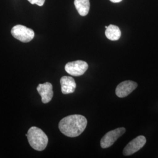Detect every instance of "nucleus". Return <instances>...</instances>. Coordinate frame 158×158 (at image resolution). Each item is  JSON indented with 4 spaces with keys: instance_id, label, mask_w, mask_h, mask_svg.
<instances>
[{
    "instance_id": "obj_4",
    "label": "nucleus",
    "mask_w": 158,
    "mask_h": 158,
    "mask_svg": "<svg viewBox=\"0 0 158 158\" xmlns=\"http://www.w3.org/2000/svg\"><path fill=\"white\" fill-rule=\"evenodd\" d=\"M88 68V64L85 61L76 60L68 63L64 67V69L71 76H80L85 73Z\"/></svg>"
},
{
    "instance_id": "obj_13",
    "label": "nucleus",
    "mask_w": 158,
    "mask_h": 158,
    "mask_svg": "<svg viewBox=\"0 0 158 158\" xmlns=\"http://www.w3.org/2000/svg\"><path fill=\"white\" fill-rule=\"evenodd\" d=\"M122 0H110V1H111L112 2H114V3H118V2H121Z\"/></svg>"
},
{
    "instance_id": "obj_12",
    "label": "nucleus",
    "mask_w": 158,
    "mask_h": 158,
    "mask_svg": "<svg viewBox=\"0 0 158 158\" xmlns=\"http://www.w3.org/2000/svg\"><path fill=\"white\" fill-rule=\"evenodd\" d=\"M29 2L32 4H36L38 6H44L45 0H28Z\"/></svg>"
},
{
    "instance_id": "obj_3",
    "label": "nucleus",
    "mask_w": 158,
    "mask_h": 158,
    "mask_svg": "<svg viewBox=\"0 0 158 158\" xmlns=\"http://www.w3.org/2000/svg\"><path fill=\"white\" fill-rule=\"evenodd\" d=\"M12 35L19 41L27 43L34 39L35 33L31 29L22 25H17L11 29Z\"/></svg>"
},
{
    "instance_id": "obj_14",
    "label": "nucleus",
    "mask_w": 158,
    "mask_h": 158,
    "mask_svg": "<svg viewBox=\"0 0 158 158\" xmlns=\"http://www.w3.org/2000/svg\"><path fill=\"white\" fill-rule=\"evenodd\" d=\"M107 26H106V27H105V28H107Z\"/></svg>"
},
{
    "instance_id": "obj_10",
    "label": "nucleus",
    "mask_w": 158,
    "mask_h": 158,
    "mask_svg": "<svg viewBox=\"0 0 158 158\" xmlns=\"http://www.w3.org/2000/svg\"><path fill=\"white\" fill-rule=\"evenodd\" d=\"M74 6L81 16H86L90 11L89 0H74Z\"/></svg>"
},
{
    "instance_id": "obj_7",
    "label": "nucleus",
    "mask_w": 158,
    "mask_h": 158,
    "mask_svg": "<svg viewBox=\"0 0 158 158\" xmlns=\"http://www.w3.org/2000/svg\"><path fill=\"white\" fill-rule=\"evenodd\" d=\"M138 87V84L131 80L124 81L119 84L115 90L116 95L120 98L127 97Z\"/></svg>"
},
{
    "instance_id": "obj_11",
    "label": "nucleus",
    "mask_w": 158,
    "mask_h": 158,
    "mask_svg": "<svg viewBox=\"0 0 158 158\" xmlns=\"http://www.w3.org/2000/svg\"><path fill=\"white\" fill-rule=\"evenodd\" d=\"M105 35L108 40L114 41L117 40L120 38L121 32L117 26L114 25H110L107 28H106Z\"/></svg>"
},
{
    "instance_id": "obj_9",
    "label": "nucleus",
    "mask_w": 158,
    "mask_h": 158,
    "mask_svg": "<svg viewBox=\"0 0 158 158\" xmlns=\"http://www.w3.org/2000/svg\"><path fill=\"white\" fill-rule=\"evenodd\" d=\"M61 90L63 94L73 93L76 90V83L73 78L70 76H63L60 79Z\"/></svg>"
},
{
    "instance_id": "obj_2",
    "label": "nucleus",
    "mask_w": 158,
    "mask_h": 158,
    "mask_svg": "<svg viewBox=\"0 0 158 158\" xmlns=\"http://www.w3.org/2000/svg\"><path fill=\"white\" fill-rule=\"evenodd\" d=\"M29 143L35 150L42 151L47 147L48 138L45 133L39 128L32 127L26 134Z\"/></svg>"
},
{
    "instance_id": "obj_6",
    "label": "nucleus",
    "mask_w": 158,
    "mask_h": 158,
    "mask_svg": "<svg viewBox=\"0 0 158 158\" xmlns=\"http://www.w3.org/2000/svg\"><path fill=\"white\" fill-rule=\"evenodd\" d=\"M147 139L144 136H137L133 140L130 142L127 146L125 147L123 151V154L125 156H130L134 153L136 152L146 143Z\"/></svg>"
},
{
    "instance_id": "obj_5",
    "label": "nucleus",
    "mask_w": 158,
    "mask_h": 158,
    "mask_svg": "<svg viewBox=\"0 0 158 158\" xmlns=\"http://www.w3.org/2000/svg\"><path fill=\"white\" fill-rule=\"evenodd\" d=\"M125 131V128L122 127L108 132L101 139L100 145L102 148H107L112 146L115 142L124 134Z\"/></svg>"
},
{
    "instance_id": "obj_8",
    "label": "nucleus",
    "mask_w": 158,
    "mask_h": 158,
    "mask_svg": "<svg viewBox=\"0 0 158 158\" xmlns=\"http://www.w3.org/2000/svg\"><path fill=\"white\" fill-rule=\"evenodd\" d=\"M36 89L41 96L43 103L46 104L51 102L53 96V86L51 83L46 82L44 84H40Z\"/></svg>"
},
{
    "instance_id": "obj_1",
    "label": "nucleus",
    "mask_w": 158,
    "mask_h": 158,
    "mask_svg": "<svg viewBox=\"0 0 158 158\" xmlns=\"http://www.w3.org/2000/svg\"><path fill=\"white\" fill-rule=\"evenodd\" d=\"M87 124L85 117L74 114L67 116L59 122V128L60 132L68 137H77L85 131Z\"/></svg>"
}]
</instances>
